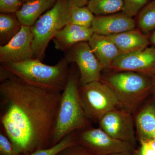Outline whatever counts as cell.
I'll return each mask as SVG.
<instances>
[{
	"mask_svg": "<svg viewBox=\"0 0 155 155\" xmlns=\"http://www.w3.org/2000/svg\"><path fill=\"white\" fill-rule=\"evenodd\" d=\"M150 44L152 45L153 47L155 48V30L149 35Z\"/></svg>",
	"mask_w": 155,
	"mask_h": 155,
	"instance_id": "f1b7e54d",
	"label": "cell"
},
{
	"mask_svg": "<svg viewBox=\"0 0 155 155\" xmlns=\"http://www.w3.org/2000/svg\"><path fill=\"white\" fill-rule=\"evenodd\" d=\"M22 25L16 14H0V46L7 44L20 31Z\"/></svg>",
	"mask_w": 155,
	"mask_h": 155,
	"instance_id": "ac0fdd59",
	"label": "cell"
},
{
	"mask_svg": "<svg viewBox=\"0 0 155 155\" xmlns=\"http://www.w3.org/2000/svg\"><path fill=\"white\" fill-rule=\"evenodd\" d=\"M123 2L122 12L133 18L149 2V0H123Z\"/></svg>",
	"mask_w": 155,
	"mask_h": 155,
	"instance_id": "603a6c76",
	"label": "cell"
},
{
	"mask_svg": "<svg viewBox=\"0 0 155 155\" xmlns=\"http://www.w3.org/2000/svg\"><path fill=\"white\" fill-rule=\"evenodd\" d=\"M99 127L113 138L135 147L137 135L132 114L118 108L108 112L100 120Z\"/></svg>",
	"mask_w": 155,
	"mask_h": 155,
	"instance_id": "9c48e42d",
	"label": "cell"
},
{
	"mask_svg": "<svg viewBox=\"0 0 155 155\" xmlns=\"http://www.w3.org/2000/svg\"><path fill=\"white\" fill-rule=\"evenodd\" d=\"M140 146L135 155H155V151L147 141L140 142Z\"/></svg>",
	"mask_w": 155,
	"mask_h": 155,
	"instance_id": "4316f807",
	"label": "cell"
},
{
	"mask_svg": "<svg viewBox=\"0 0 155 155\" xmlns=\"http://www.w3.org/2000/svg\"><path fill=\"white\" fill-rule=\"evenodd\" d=\"M70 22L82 27L91 28L95 16L87 7H78L70 3Z\"/></svg>",
	"mask_w": 155,
	"mask_h": 155,
	"instance_id": "44dd1931",
	"label": "cell"
},
{
	"mask_svg": "<svg viewBox=\"0 0 155 155\" xmlns=\"http://www.w3.org/2000/svg\"><path fill=\"white\" fill-rule=\"evenodd\" d=\"M33 37L31 27L22 25L8 43L0 46L1 64L20 63L34 58Z\"/></svg>",
	"mask_w": 155,
	"mask_h": 155,
	"instance_id": "8fae6325",
	"label": "cell"
},
{
	"mask_svg": "<svg viewBox=\"0 0 155 155\" xmlns=\"http://www.w3.org/2000/svg\"><path fill=\"white\" fill-rule=\"evenodd\" d=\"M22 1L23 4L27 2H29V1H32V0H21Z\"/></svg>",
	"mask_w": 155,
	"mask_h": 155,
	"instance_id": "d6a6232c",
	"label": "cell"
},
{
	"mask_svg": "<svg viewBox=\"0 0 155 155\" xmlns=\"http://www.w3.org/2000/svg\"><path fill=\"white\" fill-rule=\"evenodd\" d=\"M136 22L132 17L120 12L104 16H95L91 28L94 32L110 36L135 29Z\"/></svg>",
	"mask_w": 155,
	"mask_h": 155,
	"instance_id": "7c38bea8",
	"label": "cell"
},
{
	"mask_svg": "<svg viewBox=\"0 0 155 155\" xmlns=\"http://www.w3.org/2000/svg\"><path fill=\"white\" fill-rule=\"evenodd\" d=\"M61 93L30 85L12 74L1 82V125L23 155L51 147Z\"/></svg>",
	"mask_w": 155,
	"mask_h": 155,
	"instance_id": "6da1fadb",
	"label": "cell"
},
{
	"mask_svg": "<svg viewBox=\"0 0 155 155\" xmlns=\"http://www.w3.org/2000/svg\"><path fill=\"white\" fill-rule=\"evenodd\" d=\"M110 155H135L134 153L131 152H124L117 153L113 154Z\"/></svg>",
	"mask_w": 155,
	"mask_h": 155,
	"instance_id": "4dcf8cb0",
	"label": "cell"
},
{
	"mask_svg": "<svg viewBox=\"0 0 155 155\" xmlns=\"http://www.w3.org/2000/svg\"><path fill=\"white\" fill-rule=\"evenodd\" d=\"M79 80L75 69L70 68L67 84L61 93L51 146L72 132L91 127L81 104Z\"/></svg>",
	"mask_w": 155,
	"mask_h": 155,
	"instance_id": "7a4b0ae2",
	"label": "cell"
},
{
	"mask_svg": "<svg viewBox=\"0 0 155 155\" xmlns=\"http://www.w3.org/2000/svg\"><path fill=\"white\" fill-rule=\"evenodd\" d=\"M139 30L148 35L155 30V0L149 2L137 14Z\"/></svg>",
	"mask_w": 155,
	"mask_h": 155,
	"instance_id": "ffe728a7",
	"label": "cell"
},
{
	"mask_svg": "<svg viewBox=\"0 0 155 155\" xmlns=\"http://www.w3.org/2000/svg\"><path fill=\"white\" fill-rule=\"evenodd\" d=\"M110 69L116 72H137L153 78L155 76V48L147 47L134 52L121 54L114 60Z\"/></svg>",
	"mask_w": 155,
	"mask_h": 155,
	"instance_id": "30bf717a",
	"label": "cell"
},
{
	"mask_svg": "<svg viewBox=\"0 0 155 155\" xmlns=\"http://www.w3.org/2000/svg\"><path fill=\"white\" fill-rule=\"evenodd\" d=\"M134 124L140 142L155 138V106L148 104L142 108L136 116Z\"/></svg>",
	"mask_w": 155,
	"mask_h": 155,
	"instance_id": "e0dca14e",
	"label": "cell"
},
{
	"mask_svg": "<svg viewBox=\"0 0 155 155\" xmlns=\"http://www.w3.org/2000/svg\"><path fill=\"white\" fill-rule=\"evenodd\" d=\"M81 104L89 120L99 123L110 111L122 108L114 91L101 80L79 85Z\"/></svg>",
	"mask_w": 155,
	"mask_h": 155,
	"instance_id": "8992f818",
	"label": "cell"
},
{
	"mask_svg": "<svg viewBox=\"0 0 155 155\" xmlns=\"http://www.w3.org/2000/svg\"><path fill=\"white\" fill-rule=\"evenodd\" d=\"M88 43L104 69H110L114 60L121 54L107 36L94 33Z\"/></svg>",
	"mask_w": 155,
	"mask_h": 155,
	"instance_id": "5bb4252c",
	"label": "cell"
},
{
	"mask_svg": "<svg viewBox=\"0 0 155 155\" xmlns=\"http://www.w3.org/2000/svg\"><path fill=\"white\" fill-rule=\"evenodd\" d=\"M57 0H32L25 3L15 13L22 25L31 27L46 12L54 5Z\"/></svg>",
	"mask_w": 155,
	"mask_h": 155,
	"instance_id": "2e32d148",
	"label": "cell"
},
{
	"mask_svg": "<svg viewBox=\"0 0 155 155\" xmlns=\"http://www.w3.org/2000/svg\"><path fill=\"white\" fill-rule=\"evenodd\" d=\"M23 5L21 0H0V12L15 14Z\"/></svg>",
	"mask_w": 155,
	"mask_h": 155,
	"instance_id": "d4e9b609",
	"label": "cell"
},
{
	"mask_svg": "<svg viewBox=\"0 0 155 155\" xmlns=\"http://www.w3.org/2000/svg\"><path fill=\"white\" fill-rule=\"evenodd\" d=\"M57 155H94L77 143L68 146Z\"/></svg>",
	"mask_w": 155,
	"mask_h": 155,
	"instance_id": "484cf974",
	"label": "cell"
},
{
	"mask_svg": "<svg viewBox=\"0 0 155 155\" xmlns=\"http://www.w3.org/2000/svg\"><path fill=\"white\" fill-rule=\"evenodd\" d=\"M123 0H90L87 7L96 16H104L122 12Z\"/></svg>",
	"mask_w": 155,
	"mask_h": 155,
	"instance_id": "d6986e66",
	"label": "cell"
},
{
	"mask_svg": "<svg viewBox=\"0 0 155 155\" xmlns=\"http://www.w3.org/2000/svg\"><path fill=\"white\" fill-rule=\"evenodd\" d=\"M70 8L69 0H57L54 5L31 27L33 37L34 58L44 60L50 41L70 22Z\"/></svg>",
	"mask_w": 155,
	"mask_h": 155,
	"instance_id": "5b68a950",
	"label": "cell"
},
{
	"mask_svg": "<svg viewBox=\"0 0 155 155\" xmlns=\"http://www.w3.org/2000/svg\"><path fill=\"white\" fill-rule=\"evenodd\" d=\"M76 131L72 132L57 144L47 148L37 150L28 155H57L66 147L76 143Z\"/></svg>",
	"mask_w": 155,
	"mask_h": 155,
	"instance_id": "7402d4cb",
	"label": "cell"
},
{
	"mask_svg": "<svg viewBox=\"0 0 155 155\" xmlns=\"http://www.w3.org/2000/svg\"><path fill=\"white\" fill-rule=\"evenodd\" d=\"M0 155H23L2 131L0 133Z\"/></svg>",
	"mask_w": 155,
	"mask_h": 155,
	"instance_id": "cb8c5ba5",
	"label": "cell"
},
{
	"mask_svg": "<svg viewBox=\"0 0 155 155\" xmlns=\"http://www.w3.org/2000/svg\"><path fill=\"white\" fill-rule=\"evenodd\" d=\"M147 142L149 144L150 146L155 151V138L153 139L150 140L145 141Z\"/></svg>",
	"mask_w": 155,
	"mask_h": 155,
	"instance_id": "f546056e",
	"label": "cell"
},
{
	"mask_svg": "<svg viewBox=\"0 0 155 155\" xmlns=\"http://www.w3.org/2000/svg\"><path fill=\"white\" fill-rule=\"evenodd\" d=\"M65 53L67 62L75 63L78 67L79 85L101 80V73L104 69L88 42L79 43Z\"/></svg>",
	"mask_w": 155,
	"mask_h": 155,
	"instance_id": "ba28073f",
	"label": "cell"
},
{
	"mask_svg": "<svg viewBox=\"0 0 155 155\" xmlns=\"http://www.w3.org/2000/svg\"><path fill=\"white\" fill-rule=\"evenodd\" d=\"M76 143L94 155H110L117 153H134L135 147L108 135L100 127L76 131Z\"/></svg>",
	"mask_w": 155,
	"mask_h": 155,
	"instance_id": "52a82bcc",
	"label": "cell"
},
{
	"mask_svg": "<svg viewBox=\"0 0 155 155\" xmlns=\"http://www.w3.org/2000/svg\"><path fill=\"white\" fill-rule=\"evenodd\" d=\"M107 36L115 44L121 54L144 49L150 44L149 35L135 29Z\"/></svg>",
	"mask_w": 155,
	"mask_h": 155,
	"instance_id": "9a60e30c",
	"label": "cell"
},
{
	"mask_svg": "<svg viewBox=\"0 0 155 155\" xmlns=\"http://www.w3.org/2000/svg\"><path fill=\"white\" fill-rule=\"evenodd\" d=\"M72 5H75L78 7H84L87 6L90 0H69Z\"/></svg>",
	"mask_w": 155,
	"mask_h": 155,
	"instance_id": "83f0119b",
	"label": "cell"
},
{
	"mask_svg": "<svg viewBox=\"0 0 155 155\" xmlns=\"http://www.w3.org/2000/svg\"><path fill=\"white\" fill-rule=\"evenodd\" d=\"M152 90L155 93V76L152 78Z\"/></svg>",
	"mask_w": 155,
	"mask_h": 155,
	"instance_id": "1f68e13d",
	"label": "cell"
},
{
	"mask_svg": "<svg viewBox=\"0 0 155 155\" xmlns=\"http://www.w3.org/2000/svg\"><path fill=\"white\" fill-rule=\"evenodd\" d=\"M102 81L114 91L122 109L133 114L152 90V79L137 72H116Z\"/></svg>",
	"mask_w": 155,
	"mask_h": 155,
	"instance_id": "277c9868",
	"label": "cell"
},
{
	"mask_svg": "<svg viewBox=\"0 0 155 155\" xmlns=\"http://www.w3.org/2000/svg\"><path fill=\"white\" fill-rule=\"evenodd\" d=\"M69 65L64 58L54 66L33 58L20 63L1 64V66L28 84L62 92L69 78Z\"/></svg>",
	"mask_w": 155,
	"mask_h": 155,
	"instance_id": "3957f363",
	"label": "cell"
},
{
	"mask_svg": "<svg viewBox=\"0 0 155 155\" xmlns=\"http://www.w3.org/2000/svg\"><path fill=\"white\" fill-rule=\"evenodd\" d=\"M94 33L91 28L69 23L57 32L52 40L56 49L65 53L79 43L88 42Z\"/></svg>",
	"mask_w": 155,
	"mask_h": 155,
	"instance_id": "4fadbf2b",
	"label": "cell"
}]
</instances>
